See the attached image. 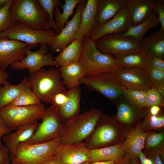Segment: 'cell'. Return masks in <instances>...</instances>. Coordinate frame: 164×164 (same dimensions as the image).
<instances>
[{"label":"cell","mask_w":164,"mask_h":164,"mask_svg":"<svg viewBox=\"0 0 164 164\" xmlns=\"http://www.w3.org/2000/svg\"><path fill=\"white\" fill-rule=\"evenodd\" d=\"M54 156L56 164H81L90 162V151L84 142L70 144L60 143Z\"/></svg>","instance_id":"9a60e30c"},{"label":"cell","mask_w":164,"mask_h":164,"mask_svg":"<svg viewBox=\"0 0 164 164\" xmlns=\"http://www.w3.org/2000/svg\"><path fill=\"white\" fill-rule=\"evenodd\" d=\"M58 34L52 29H34L21 22L13 20L7 29L0 32V39L7 38L29 44L32 48L38 44L51 46Z\"/></svg>","instance_id":"ba28073f"},{"label":"cell","mask_w":164,"mask_h":164,"mask_svg":"<svg viewBox=\"0 0 164 164\" xmlns=\"http://www.w3.org/2000/svg\"><path fill=\"white\" fill-rule=\"evenodd\" d=\"M41 121L31 138L25 143L36 144L48 142L60 138L63 126L56 107L51 104L39 116Z\"/></svg>","instance_id":"52a82bcc"},{"label":"cell","mask_w":164,"mask_h":164,"mask_svg":"<svg viewBox=\"0 0 164 164\" xmlns=\"http://www.w3.org/2000/svg\"><path fill=\"white\" fill-rule=\"evenodd\" d=\"M155 0H128L127 5L132 26L145 21L153 10Z\"/></svg>","instance_id":"cb8c5ba5"},{"label":"cell","mask_w":164,"mask_h":164,"mask_svg":"<svg viewBox=\"0 0 164 164\" xmlns=\"http://www.w3.org/2000/svg\"><path fill=\"white\" fill-rule=\"evenodd\" d=\"M140 124L142 129L146 132L163 130L164 128V109L156 115L149 114Z\"/></svg>","instance_id":"836d02e7"},{"label":"cell","mask_w":164,"mask_h":164,"mask_svg":"<svg viewBox=\"0 0 164 164\" xmlns=\"http://www.w3.org/2000/svg\"><path fill=\"white\" fill-rule=\"evenodd\" d=\"M43 104L29 106L9 104L0 109V117L12 130L36 120L45 109Z\"/></svg>","instance_id":"30bf717a"},{"label":"cell","mask_w":164,"mask_h":164,"mask_svg":"<svg viewBox=\"0 0 164 164\" xmlns=\"http://www.w3.org/2000/svg\"><path fill=\"white\" fill-rule=\"evenodd\" d=\"M142 151L146 156L155 152H159L163 161L164 154V131H149L145 139Z\"/></svg>","instance_id":"4dcf8cb0"},{"label":"cell","mask_w":164,"mask_h":164,"mask_svg":"<svg viewBox=\"0 0 164 164\" xmlns=\"http://www.w3.org/2000/svg\"><path fill=\"white\" fill-rule=\"evenodd\" d=\"M132 26L127 6L115 16L101 25H95L89 37L95 42L107 35L116 34L125 32Z\"/></svg>","instance_id":"e0dca14e"},{"label":"cell","mask_w":164,"mask_h":164,"mask_svg":"<svg viewBox=\"0 0 164 164\" xmlns=\"http://www.w3.org/2000/svg\"><path fill=\"white\" fill-rule=\"evenodd\" d=\"M153 9L156 12L158 16L161 26L160 30L164 31V1L155 0Z\"/></svg>","instance_id":"60d3db41"},{"label":"cell","mask_w":164,"mask_h":164,"mask_svg":"<svg viewBox=\"0 0 164 164\" xmlns=\"http://www.w3.org/2000/svg\"><path fill=\"white\" fill-rule=\"evenodd\" d=\"M14 0H9L7 4L0 9V32L8 29L13 20L9 14V10Z\"/></svg>","instance_id":"ab89813d"},{"label":"cell","mask_w":164,"mask_h":164,"mask_svg":"<svg viewBox=\"0 0 164 164\" xmlns=\"http://www.w3.org/2000/svg\"><path fill=\"white\" fill-rule=\"evenodd\" d=\"M37 95L29 89L20 94L10 104L18 106H29L41 104Z\"/></svg>","instance_id":"d590c367"},{"label":"cell","mask_w":164,"mask_h":164,"mask_svg":"<svg viewBox=\"0 0 164 164\" xmlns=\"http://www.w3.org/2000/svg\"><path fill=\"white\" fill-rule=\"evenodd\" d=\"M0 85V109L11 104L23 92L31 89L28 78L24 77L17 84H12L6 80Z\"/></svg>","instance_id":"d4e9b609"},{"label":"cell","mask_w":164,"mask_h":164,"mask_svg":"<svg viewBox=\"0 0 164 164\" xmlns=\"http://www.w3.org/2000/svg\"><path fill=\"white\" fill-rule=\"evenodd\" d=\"M9 14L13 20L19 21L34 29H51L49 17L42 9L38 0H14Z\"/></svg>","instance_id":"5b68a950"},{"label":"cell","mask_w":164,"mask_h":164,"mask_svg":"<svg viewBox=\"0 0 164 164\" xmlns=\"http://www.w3.org/2000/svg\"><path fill=\"white\" fill-rule=\"evenodd\" d=\"M159 22L156 12L153 9L149 17L142 22L131 26L126 32L119 33L123 36L132 39L137 41H141L145 35L150 29L158 26Z\"/></svg>","instance_id":"f1b7e54d"},{"label":"cell","mask_w":164,"mask_h":164,"mask_svg":"<svg viewBox=\"0 0 164 164\" xmlns=\"http://www.w3.org/2000/svg\"><path fill=\"white\" fill-rule=\"evenodd\" d=\"M82 40L75 39L54 57L56 68L79 62L83 52Z\"/></svg>","instance_id":"4316f807"},{"label":"cell","mask_w":164,"mask_h":164,"mask_svg":"<svg viewBox=\"0 0 164 164\" xmlns=\"http://www.w3.org/2000/svg\"><path fill=\"white\" fill-rule=\"evenodd\" d=\"M67 99V91L65 92H60L56 94L53 97L52 104L56 107H60L66 102Z\"/></svg>","instance_id":"ee69618b"},{"label":"cell","mask_w":164,"mask_h":164,"mask_svg":"<svg viewBox=\"0 0 164 164\" xmlns=\"http://www.w3.org/2000/svg\"><path fill=\"white\" fill-rule=\"evenodd\" d=\"M163 109V107L158 105L152 106L148 108L149 114L152 115H156Z\"/></svg>","instance_id":"7dc6e473"},{"label":"cell","mask_w":164,"mask_h":164,"mask_svg":"<svg viewBox=\"0 0 164 164\" xmlns=\"http://www.w3.org/2000/svg\"><path fill=\"white\" fill-rule=\"evenodd\" d=\"M149 132L142 129L140 123L128 131L123 146L126 156L129 159L139 157L138 153L142 150L145 139Z\"/></svg>","instance_id":"ffe728a7"},{"label":"cell","mask_w":164,"mask_h":164,"mask_svg":"<svg viewBox=\"0 0 164 164\" xmlns=\"http://www.w3.org/2000/svg\"><path fill=\"white\" fill-rule=\"evenodd\" d=\"M9 77L8 73L0 69V85L3 84Z\"/></svg>","instance_id":"f907efd6"},{"label":"cell","mask_w":164,"mask_h":164,"mask_svg":"<svg viewBox=\"0 0 164 164\" xmlns=\"http://www.w3.org/2000/svg\"><path fill=\"white\" fill-rule=\"evenodd\" d=\"M87 2V0H83L78 4L73 17L68 20L64 28L54 38L49 48L50 52H60L75 39L80 26L81 14Z\"/></svg>","instance_id":"5bb4252c"},{"label":"cell","mask_w":164,"mask_h":164,"mask_svg":"<svg viewBox=\"0 0 164 164\" xmlns=\"http://www.w3.org/2000/svg\"><path fill=\"white\" fill-rule=\"evenodd\" d=\"M98 0H88L82 12L80 22L75 39L82 40L89 36L96 25Z\"/></svg>","instance_id":"7402d4cb"},{"label":"cell","mask_w":164,"mask_h":164,"mask_svg":"<svg viewBox=\"0 0 164 164\" xmlns=\"http://www.w3.org/2000/svg\"><path fill=\"white\" fill-rule=\"evenodd\" d=\"M81 90L80 86L67 91V99L63 105L57 108L60 117L64 123L74 118L80 113Z\"/></svg>","instance_id":"44dd1931"},{"label":"cell","mask_w":164,"mask_h":164,"mask_svg":"<svg viewBox=\"0 0 164 164\" xmlns=\"http://www.w3.org/2000/svg\"><path fill=\"white\" fill-rule=\"evenodd\" d=\"M82 40L83 52L79 63L86 77L111 73L122 68L116 58L100 52L97 48L95 42L89 36L84 37Z\"/></svg>","instance_id":"7a4b0ae2"},{"label":"cell","mask_w":164,"mask_h":164,"mask_svg":"<svg viewBox=\"0 0 164 164\" xmlns=\"http://www.w3.org/2000/svg\"><path fill=\"white\" fill-rule=\"evenodd\" d=\"M122 67L145 69L149 65V57L142 50L116 58Z\"/></svg>","instance_id":"1f68e13d"},{"label":"cell","mask_w":164,"mask_h":164,"mask_svg":"<svg viewBox=\"0 0 164 164\" xmlns=\"http://www.w3.org/2000/svg\"><path fill=\"white\" fill-rule=\"evenodd\" d=\"M60 143L59 138L42 143H20L16 147L11 162L12 164H42L54 157L56 149Z\"/></svg>","instance_id":"8992f818"},{"label":"cell","mask_w":164,"mask_h":164,"mask_svg":"<svg viewBox=\"0 0 164 164\" xmlns=\"http://www.w3.org/2000/svg\"><path fill=\"white\" fill-rule=\"evenodd\" d=\"M129 164H141L139 157L136 159H129Z\"/></svg>","instance_id":"f5cc1de1"},{"label":"cell","mask_w":164,"mask_h":164,"mask_svg":"<svg viewBox=\"0 0 164 164\" xmlns=\"http://www.w3.org/2000/svg\"><path fill=\"white\" fill-rule=\"evenodd\" d=\"M83 0H65L64 3L60 7L63 9L61 13L59 6H56L54 10L53 17L55 24L60 32L64 28L69 17L78 4Z\"/></svg>","instance_id":"d6a6232c"},{"label":"cell","mask_w":164,"mask_h":164,"mask_svg":"<svg viewBox=\"0 0 164 164\" xmlns=\"http://www.w3.org/2000/svg\"><path fill=\"white\" fill-rule=\"evenodd\" d=\"M39 123L38 120H36L22 125L18 128L15 132L3 136L2 139L9 151L10 159L13 157L18 145L26 142L31 138Z\"/></svg>","instance_id":"d6986e66"},{"label":"cell","mask_w":164,"mask_h":164,"mask_svg":"<svg viewBox=\"0 0 164 164\" xmlns=\"http://www.w3.org/2000/svg\"><path fill=\"white\" fill-rule=\"evenodd\" d=\"M122 161L110 160L94 162H86L81 164H120Z\"/></svg>","instance_id":"681fc988"},{"label":"cell","mask_w":164,"mask_h":164,"mask_svg":"<svg viewBox=\"0 0 164 164\" xmlns=\"http://www.w3.org/2000/svg\"><path fill=\"white\" fill-rule=\"evenodd\" d=\"M128 131L118 123L114 116L102 113L93 131L84 142L89 149L112 146L124 142Z\"/></svg>","instance_id":"6da1fadb"},{"label":"cell","mask_w":164,"mask_h":164,"mask_svg":"<svg viewBox=\"0 0 164 164\" xmlns=\"http://www.w3.org/2000/svg\"><path fill=\"white\" fill-rule=\"evenodd\" d=\"M120 164H129V160L127 157L123 160Z\"/></svg>","instance_id":"9f6ffc18"},{"label":"cell","mask_w":164,"mask_h":164,"mask_svg":"<svg viewBox=\"0 0 164 164\" xmlns=\"http://www.w3.org/2000/svg\"><path fill=\"white\" fill-rule=\"evenodd\" d=\"M12 131L4 121L0 117V144L2 143V139L3 136L12 132Z\"/></svg>","instance_id":"f6af8a7d"},{"label":"cell","mask_w":164,"mask_h":164,"mask_svg":"<svg viewBox=\"0 0 164 164\" xmlns=\"http://www.w3.org/2000/svg\"><path fill=\"white\" fill-rule=\"evenodd\" d=\"M59 69L64 85L69 89L80 86V80L86 77L79 62L60 67Z\"/></svg>","instance_id":"83f0119b"},{"label":"cell","mask_w":164,"mask_h":164,"mask_svg":"<svg viewBox=\"0 0 164 164\" xmlns=\"http://www.w3.org/2000/svg\"><path fill=\"white\" fill-rule=\"evenodd\" d=\"M157 89L162 97L164 98V84L159 87Z\"/></svg>","instance_id":"db71d44e"},{"label":"cell","mask_w":164,"mask_h":164,"mask_svg":"<svg viewBox=\"0 0 164 164\" xmlns=\"http://www.w3.org/2000/svg\"><path fill=\"white\" fill-rule=\"evenodd\" d=\"M122 95L134 104L142 107L146 100L147 91L126 88Z\"/></svg>","instance_id":"8d00e7d4"},{"label":"cell","mask_w":164,"mask_h":164,"mask_svg":"<svg viewBox=\"0 0 164 164\" xmlns=\"http://www.w3.org/2000/svg\"><path fill=\"white\" fill-rule=\"evenodd\" d=\"M31 90L41 101L52 104L54 96L66 91L59 69L51 67L47 70L42 69L30 74L28 77Z\"/></svg>","instance_id":"277c9868"},{"label":"cell","mask_w":164,"mask_h":164,"mask_svg":"<svg viewBox=\"0 0 164 164\" xmlns=\"http://www.w3.org/2000/svg\"><path fill=\"white\" fill-rule=\"evenodd\" d=\"M95 44L101 52L117 57L143 50L142 41H137L120 34L104 36L97 40Z\"/></svg>","instance_id":"9c48e42d"},{"label":"cell","mask_w":164,"mask_h":164,"mask_svg":"<svg viewBox=\"0 0 164 164\" xmlns=\"http://www.w3.org/2000/svg\"><path fill=\"white\" fill-rule=\"evenodd\" d=\"M19 164H28L26 163H21Z\"/></svg>","instance_id":"6f0895ef"},{"label":"cell","mask_w":164,"mask_h":164,"mask_svg":"<svg viewBox=\"0 0 164 164\" xmlns=\"http://www.w3.org/2000/svg\"><path fill=\"white\" fill-rule=\"evenodd\" d=\"M11 159L9 151L5 145L0 144V164H9Z\"/></svg>","instance_id":"b9f144b4"},{"label":"cell","mask_w":164,"mask_h":164,"mask_svg":"<svg viewBox=\"0 0 164 164\" xmlns=\"http://www.w3.org/2000/svg\"><path fill=\"white\" fill-rule=\"evenodd\" d=\"M154 105L164 107V100L158 90L152 88L147 91L146 100L142 107L148 108Z\"/></svg>","instance_id":"f35d334b"},{"label":"cell","mask_w":164,"mask_h":164,"mask_svg":"<svg viewBox=\"0 0 164 164\" xmlns=\"http://www.w3.org/2000/svg\"><path fill=\"white\" fill-rule=\"evenodd\" d=\"M149 57V66L155 69L164 71V60L156 56Z\"/></svg>","instance_id":"7bdbcfd3"},{"label":"cell","mask_w":164,"mask_h":164,"mask_svg":"<svg viewBox=\"0 0 164 164\" xmlns=\"http://www.w3.org/2000/svg\"><path fill=\"white\" fill-rule=\"evenodd\" d=\"M123 142L101 148L90 149V162L113 160L122 161L126 157Z\"/></svg>","instance_id":"484cf974"},{"label":"cell","mask_w":164,"mask_h":164,"mask_svg":"<svg viewBox=\"0 0 164 164\" xmlns=\"http://www.w3.org/2000/svg\"><path fill=\"white\" fill-rule=\"evenodd\" d=\"M29 44L7 38L0 39V69L5 70L12 63L20 61L26 56Z\"/></svg>","instance_id":"ac0fdd59"},{"label":"cell","mask_w":164,"mask_h":164,"mask_svg":"<svg viewBox=\"0 0 164 164\" xmlns=\"http://www.w3.org/2000/svg\"><path fill=\"white\" fill-rule=\"evenodd\" d=\"M115 118L121 126L128 131L134 128L149 114L148 108L137 105L122 95L116 101Z\"/></svg>","instance_id":"4fadbf2b"},{"label":"cell","mask_w":164,"mask_h":164,"mask_svg":"<svg viewBox=\"0 0 164 164\" xmlns=\"http://www.w3.org/2000/svg\"><path fill=\"white\" fill-rule=\"evenodd\" d=\"M143 50L149 57L164 59V31H155L142 40Z\"/></svg>","instance_id":"f546056e"},{"label":"cell","mask_w":164,"mask_h":164,"mask_svg":"<svg viewBox=\"0 0 164 164\" xmlns=\"http://www.w3.org/2000/svg\"><path fill=\"white\" fill-rule=\"evenodd\" d=\"M128 0H98L96 25L104 24L127 5Z\"/></svg>","instance_id":"603a6c76"},{"label":"cell","mask_w":164,"mask_h":164,"mask_svg":"<svg viewBox=\"0 0 164 164\" xmlns=\"http://www.w3.org/2000/svg\"><path fill=\"white\" fill-rule=\"evenodd\" d=\"M42 164H56L55 157L51 158L43 162Z\"/></svg>","instance_id":"816d5d0a"},{"label":"cell","mask_w":164,"mask_h":164,"mask_svg":"<svg viewBox=\"0 0 164 164\" xmlns=\"http://www.w3.org/2000/svg\"><path fill=\"white\" fill-rule=\"evenodd\" d=\"M145 71L153 88L157 89L164 84V71L153 69L149 66Z\"/></svg>","instance_id":"74e56055"},{"label":"cell","mask_w":164,"mask_h":164,"mask_svg":"<svg viewBox=\"0 0 164 164\" xmlns=\"http://www.w3.org/2000/svg\"><path fill=\"white\" fill-rule=\"evenodd\" d=\"M138 156L141 164H152L151 160L146 157L142 150L139 152Z\"/></svg>","instance_id":"c3c4849f"},{"label":"cell","mask_w":164,"mask_h":164,"mask_svg":"<svg viewBox=\"0 0 164 164\" xmlns=\"http://www.w3.org/2000/svg\"><path fill=\"white\" fill-rule=\"evenodd\" d=\"M31 48L29 47L27 49L24 59L12 63L10 66L11 67L16 70L27 69L30 74L35 73L46 66L57 68L54 57L49 51L47 44H40L39 48L35 51H32Z\"/></svg>","instance_id":"7c38bea8"},{"label":"cell","mask_w":164,"mask_h":164,"mask_svg":"<svg viewBox=\"0 0 164 164\" xmlns=\"http://www.w3.org/2000/svg\"><path fill=\"white\" fill-rule=\"evenodd\" d=\"M110 73L126 89L148 91L153 88L143 69L122 67Z\"/></svg>","instance_id":"2e32d148"},{"label":"cell","mask_w":164,"mask_h":164,"mask_svg":"<svg viewBox=\"0 0 164 164\" xmlns=\"http://www.w3.org/2000/svg\"><path fill=\"white\" fill-rule=\"evenodd\" d=\"M9 0H0V9L4 7L8 3Z\"/></svg>","instance_id":"11a10c76"},{"label":"cell","mask_w":164,"mask_h":164,"mask_svg":"<svg viewBox=\"0 0 164 164\" xmlns=\"http://www.w3.org/2000/svg\"><path fill=\"white\" fill-rule=\"evenodd\" d=\"M146 156L151 160L152 164H164L159 152H155Z\"/></svg>","instance_id":"bcb514c9"},{"label":"cell","mask_w":164,"mask_h":164,"mask_svg":"<svg viewBox=\"0 0 164 164\" xmlns=\"http://www.w3.org/2000/svg\"><path fill=\"white\" fill-rule=\"evenodd\" d=\"M102 113L101 111L93 107L64 123L60 138V143L70 144L84 142L93 131Z\"/></svg>","instance_id":"3957f363"},{"label":"cell","mask_w":164,"mask_h":164,"mask_svg":"<svg viewBox=\"0 0 164 164\" xmlns=\"http://www.w3.org/2000/svg\"><path fill=\"white\" fill-rule=\"evenodd\" d=\"M89 90L98 92L113 103H115L126 89L110 73L86 77L80 81Z\"/></svg>","instance_id":"8fae6325"},{"label":"cell","mask_w":164,"mask_h":164,"mask_svg":"<svg viewBox=\"0 0 164 164\" xmlns=\"http://www.w3.org/2000/svg\"><path fill=\"white\" fill-rule=\"evenodd\" d=\"M38 2L43 11L49 18V24L50 28L56 33H60L54 20L53 12L56 6L61 7L63 5L60 0H38Z\"/></svg>","instance_id":"e575fe53"}]
</instances>
